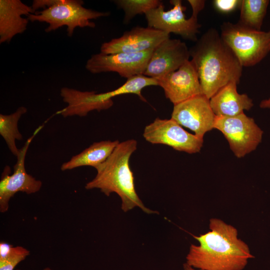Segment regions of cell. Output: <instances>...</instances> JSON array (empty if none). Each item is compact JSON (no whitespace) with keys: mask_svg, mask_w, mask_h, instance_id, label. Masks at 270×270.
Here are the masks:
<instances>
[{"mask_svg":"<svg viewBox=\"0 0 270 270\" xmlns=\"http://www.w3.org/2000/svg\"><path fill=\"white\" fill-rule=\"evenodd\" d=\"M210 228L204 234L192 235L200 245H190L186 257L188 265L202 270H242L254 258L232 226L212 218Z\"/></svg>","mask_w":270,"mask_h":270,"instance_id":"cell-1","label":"cell"},{"mask_svg":"<svg viewBox=\"0 0 270 270\" xmlns=\"http://www.w3.org/2000/svg\"><path fill=\"white\" fill-rule=\"evenodd\" d=\"M204 95L210 99L231 82L240 83L242 66L215 28L207 30L190 49Z\"/></svg>","mask_w":270,"mask_h":270,"instance_id":"cell-2","label":"cell"},{"mask_svg":"<svg viewBox=\"0 0 270 270\" xmlns=\"http://www.w3.org/2000/svg\"><path fill=\"white\" fill-rule=\"evenodd\" d=\"M136 148L137 142L134 139L120 142L109 157L95 168L96 176L85 188H99L107 196L116 193L121 198L122 209L124 212L138 206L147 214L158 213L145 206L136 192L129 162Z\"/></svg>","mask_w":270,"mask_h":270,"instance_id":"cell-3","label":"cell"},{"mask_svg":"<svg viewBox=\"0 0 270 270\" xmlns=\"http://www.w3.org/2000/svg\"><path fill=\"white\" fill-rule=\"evenodd\" d=\"M83 5L80 0H56L50 7L30 14L28 18L32 22L48 24L45 29L47 32L66 26L68 36H72L76 28H94L96 24L90 20L110 15V12L86 8Z\"/></svg>","mask_w":270,"mask_h":270,"instance_id":"cell-4","label":"cell"},{"mask_svg":"<svg viewBox=\"0 0 270 270\" xmlns=\"http://www.w3.org/2000/svg\"><path fill=\"white\" fill-rule=\"evenodd\" d=\"M220 35L242 67L258 64L270 52V30H255L228 22L221 25Z\"/></svg>","mask_w":270,"mask_h":270,"instance_id":"cell-5","label":"cell"},{"mask_svg":"<svg viewBox=\"0 0 270 270\" xmlns=\"http://www.w3.org/2000/svg\"><path fill=\"white\" fill-rule=\"evenodd\" d=\"M214 128L223 134L230 150L238 158L254 150L263 134L254 119L244 112L234 116H216Z\"/></svg>","mask_w":270,"mask_h":270,"instance_id":"cell-6","label":"cell"},{"mask_svg":"<svg viewBox=\"0 0 270 270\" xmlns=\"http://www.w3.org/2000/svg\"><path fill=\"white\" fill-rule=\"evenodd\" d=\"M170 2L173 6L169 10H165L162 4L145 14L148 27L168 34L174 33L196 42L201 26L198 21L199 12L192 10L191 16L186 18L184 13L186 7L182 4V0H172Z\"/></svg>","mask_w":270,"mask_h":270,"instance_id":"cell-7","label":"cell"},{"mask_svg":"<svg viewBox=\"0 0 270 270\" xmlns=\"http://www.w3.org/2000/svg\"><path fill=\"white\" fill-rule=\"evenodd\" d=\"M143 136L152 144H162L188 154L199 152L204 139L184 130L177 122L170 119L156 118L146 126Z\"/></svg>","mask_w":270,"mask_h":270,"instance_id":"cell-8","label":"cell"},{"mask_svg":"<svg viewBox=\"0 0 270 270\" xmlns=\"http://www.w3.org/2000/svg\"><path fill=\"white\" fill-rule=\"evenodd\" d=\"M42 128L40 126L29 138L24 146L20 149L17 162L14 168V172L9 174L10 168L5 166L0 181V212H6L9 206L10 199L18 192L31 194L38 192L42 182L28 174L25 169L24 160L28 146L36 134Z\"/></svg>","mask_w":270,"mask_h":270,"instance_id":"cell-9","label":"cell"},{"mask_svg":"<svg viewBox=\"0 0 270 270\" xmlns=\"http://www.w3.org/2000/svg\"><path fill=\"white\" fill-rule=\"evenodd\" d=\"M153 50L138 53L94 54L87 60L86 68L94 74L115 72L128 79L144 74Z\"/></svg>","mask_w":270,"mask_h":270,"instance_id":"cell-10","label":"cell"},{"mask_svg":"<svg viewBox=\"0 0 270 270\" xmlns=\"http://www.w3.org/2000/svg\"><path fill=\"white\" fill-rule=\"evenodd\" d=\"M216 116L210 99L200 94L174 106L171 118L182 126L188 128L198 137L214 129Z\"/></svg>","mask_w":270,"mask_h":270,"instance_id":"cell-11","label":"cell"},{"mask_svg":"<svg viewBox=\"0 0 270 270\" xmlns=\"http://www.w3.org/2000/svg\"><path fill=\"white\" fill-rule=\"evenodd\" d=\"M170 34L160 30L136 26L110 41L104 42L100 52L114 54L120 52L138 53L154 50Z\"/></svg>","mask_w":270,"mask_h":270,"instance_id":"cell-12","label":"cell"},{"mask_svg":"<svg viewBox=\"0 0 270 270\" xmlns=\"http://www.w3.org/2000/svg\"><path fill=\"white\" fill-rule=\"evenodd\" d=\"M157 80L158 86L174 106L203 94L198 72L190 60L177 70Z\"/></svg>","mask_w":270,"mask_h":270,"instance_id":"cell-13","label":"cell"},{"mask_svg":"<svg viewBox=\"0 0 270 270\" xmlns=\"http://www.w3.org/2000/svg\"><path fill=\"white\" fill-rule=\"evenodd\" d=\"M190 57V50L184 42L168 38L153 50L143 74L160 78L177 70Z\"/></svg>","mask_w":270,"mask_h":270,"instance_id":"cell-14","label":"cell"},{"mask_svg":"<svg viewBox=\"0 0 270 270\" xmlns=\"http://www.w3.org/2000/svg\"><path fill=\"white\" fill-rule=\"evenodd\" d=\"M32 14V6L20 0H0V43L9 42L24 32L30 20L22 16Z\"/></svg>","mask_w":270,"mask_h":270,"instance_id":"cell-15","label":"cell"},{"mask_svg":"<svg viewBox=\"0 0 270 270\" xmlns=\"http://www.w3.org/2000/svg\"><path fill=\"white\" fill-rule=\"evenodd\" d=\"M60 94L68 105L56 113L64 118L74 116H84L92 110H108L114 104L112 100H102L100 94L94 91H81L64 87L60 90Z\"/></svg>","mask_w":270,"mask_h":270,"instance_id":"cell-16","label":"cell"},{"mask_svg":"<svg viewBox=\"0 0 270 270\" xmlns=\"http://www.w3.org/2000/svg\"><path fill=\"white\" fill-rule=\"evenodd\" d=\"M237 84L231 82L221 88L210 99L211 108L217 116H234L249 110L253 101L246 94H239Z\"/></svg>","mask_w":270,"mask_h":270,"instance_id":"cell-17","label":"cell"},{"mask_svg":"<svg viewBox=\"0 0 270 270\" xmlns=\"http://www.w3.org/2000/svg\"><path fill=\"white\" fill-rule=\"evenodd\" d=\"M119 143L118 140L94 142L80 154L74 156L69 161L63 163L61 170H70L82 166L96 168L109 157Z\"/></svg>","mask_w":270,"mask_h":270,"instance_id":"cell-18","label":"cell"},{"mask_svg":"<svg viewBox=\"0 0 270 270\" xmlns=\"http://www.w3.org/2000/svg\"><path fill=\"white\" fill-rule=\"evenodd\" d=\"M26 112L27 108L22 106L11 114H0V134L10 152L16 156L20 152V149L18 148L16 144V140L22 139V136L18 129V122Z\"/></svg>","mask_w":270,"mask_h":270,"instance_id":"cell-19","label":"cell"},{"mask_svg":"<svg viewBox=\"0 0 270 270\" xmlns=\"http://www.w3.org/2000/svg\"><path fill=\"white\" fill-rule=\"evenodd\" d=\"M270 3L268 0H242L240 6V24L260 30Z\"/></svg>","mask_w":270,"mask_h":270,"instance_id":"cell-20","label":"cell"},{"mask_svg":"<svg viewBox=\"0 0 270 270\" xmlns=\"http://www.w3.org/2000/svg\"><path fill=\"white\" fill-rule=\"evenodd\" d=\"M114 2L124 11V22L126 24L136 15L145 14L148 11L162 4V2L158 0H116Z\"/></svg>","mask_w":270,"mask_h":270,"instance_id":"cell-21","label":"cell"},{"mask_svg":"<svg viewBox=\"0 0 270 270\" xmlns=\"http://www.w3.org/2000/svg\"><path fill=\"white\" fill-rule=\"evenodd\" d=\"M29 254L30 251L22 246H12L8 254L0 259V270H14Z\"/></svg>","mask_w":270,"mask_h":270,"instance_id":"cell-22","label":"cell"},{"mask_svg":"<svg viewBox=\"0 0 270 270\" xmlns=\"http://www.w3.org/2000/svg\"><path fill=\"white\" fill-rule=\"evenodd\" d=\"M242 0H214V6L219 12L230 13L240 8Z\"/></svg>","mask_w":270,"mask_h":270,"instance_id":"cell-23","label":"cell"},{"mask_svg":"<svg viewBox=\"0 0 270 270\" xmlns=\"http://www.w3.org/2000/svg\"><path fill=\"white\" fill-rule=\"evenodd\" d=\"M56 0H34L31 6L34 13L40 8L46 9L52 6Z\"/></svg>","mask_w":270,"mask_h":270,"instance_id":"cell-24","label":"cell"},{"mask_svg":"<svg viewBox=\"0 0 270 270\" xmlns=\"http://www.w3.org/2000/svg\"><path fill=\"white\" fill-rule=\"evenodd\" d=\"M12 247V246L8 243L0 242V259L4 258L8 254Z\"/></svg>","mask_w":270,"mask_h":270,"instance_id":"cell-25","label":"cell"},{"mask_svg":"<svg viewBox=\"0 0 270 270\" xmlns=\"http://www.w3.org/2000/svg\"><path fill=\"white\" fill-rule=\"evenodd\" d=\"M260 107L262 108H270V98L262 100Z\"/></svg>","mask_w":270,"mask_h":270,"instance_id":"cell-26","label":"cell"},{"mask_svg":"<svg viewBox=\"0 0 270 270\" xmlns=\"http://www.w3.org/2000/svg\"><path fill=\"white\" fill-rule=\"evenodd\" d=\"M184 270H202L200 269L196 270L194 268L188 265L187 263H185L183 264Z\"/></svg>","mask_w":270,"mask_h":270,"instance_id":"cell-27","label":"cell"},{"mask_svg":"<svg viewBox=\"0 0 270 270\" xmlns=\"http://www.w3.org/2000/svg\"><path fill=\"white\" fill-rule=\"evenodd\" d=\"M43 270H51L50 268H45Z\"/></svg>","mask_w":270,"mask_h":270,"instance_id":"cell-28","label":"cell"}]
</instances>
